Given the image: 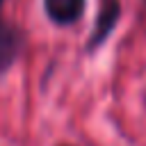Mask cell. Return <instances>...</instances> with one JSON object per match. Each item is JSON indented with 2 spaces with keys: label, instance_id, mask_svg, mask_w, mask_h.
Instances as JSON below:
<instances>
[{
  "label": "cell",
  "instance_id": "6da1fadb",
  "mask_svg": "<svg viewBox=\"0 0 146 146\" xmlns=\"http://www.w3.org/2000/svg\"><path fill=\"white\" fill-rule=\"evenodd\" d=\"M43 5L50 21L57 25H71L84 11V0H43Z\"/></svg>",
  "mask_w": 146,
  "mask_h": 146
},
{
  "label": "cell",
  "instance_id": "7a4b0ae2",
  "mask_svg": "<svg viewBox=\"0 0 146 146\" xmlns=\"http://www.w3.org/2000/svg\"><path fill=\"white\" fill-rule=\"evenodd\" d=\"M119 18V0H103V7H100V14H98V23H96V34L89 39V48L98 46L114 27Z\"/></svg>",
  "mask_w": 146,
  "mask_h": 146
},
{
  "label": "cell",
  "instance_id": "3957f363",
  "mask_svg": "<svg viewBox=\"0 0 146 146\" xmlns=\"http://www.w3.org/2000/svg\"><path fill=\"white\" fill-rule=\"evenodd\" d=\"M18 52V34L0 18V75L11 66Z\"/></svg>",
  "mask_w": 146,
  "mask_h": 146
},
{
  "label": "cell",
  "instance_id": "277c9868",
  "mask_svg": "<svg viewBox=\"0 0 146 146\" xmlns=\"http://www.w3.org/2000/svg\"><path fill=\"white\" fill-rule=\"evenodd\" d=\"M0 5H2V0H0Z\"/></svg>",
  "mask_w": 146,
  "mask_h": 146
}]
</instances>
